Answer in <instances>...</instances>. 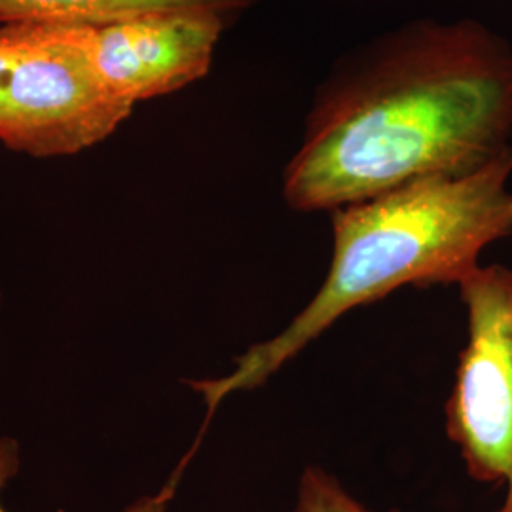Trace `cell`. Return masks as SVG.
<instances>
[{
    "instance_id": "5",
    "label": "cell",
    "mask_w": 512,
    "mask_h": 512,
    "mask_svg": "<svg viewBox=\"0 0 512 512\" xmlns=\"http://www.w3.org/2000/svg\"><path fill=\"white\" fill-rule=\"evenodd\" d=\"M84 25L95 73L131 107L202 80L228 27L200 12H150Z\"/></svg>"
},
{
    "instance_id": "1",
    "label": "cell",
    "mask_w": 512,
    "mask_h": 512,
    "mask_svg": "<svg viewBox=\"0 0 512 512\" xmlns=\"http://www.w3.org/2000/svg\"><path fill=\"white\" fill-rule=\"evenodd\" d=\"M512 48L475 19H414L340 55L283 171L298 213L459 177L511 147Z\"/></svg>"
},
{
    "instance_id": "2",
    "label": "cell",
    "mask_w": 512,
    "mask_h": 512,
    "mask_svg": "<svg viewBox=\"0 0 512 512\" xmlns=\"http://www.w3.org/2000/svg\"><path fill=\"white\" fill-rule=\"evenodd\" d=\"M512 145L459 177L406 184L330 211L329 272L310 302L272 338L245 349L220 378L186 382L205 403L203 439L220 404L266 384L349 311L403 287L458 285L486 247L512 234Z\"/></svg>"
},
{
    "instance_id": "9",
    "label": "cell",
    "mask_w": 512,
    "mask_h": 512,
    "mask_svg": "<svg viewBox=\"0 0 512 512\" xmlns=\"http://www.w3.org/2000/svg\"><path fill=\"white\" fill-rule=\"evenodd\" d=\"M2 306H4V287H2V275H0V311Z\"/></svg>"
},
{
    "instance_id": "7",
    "label": "cell",
    "mask_w": 512,
    "mask_h": 512,
    "mask_svg": "<svg viewBox=\"0 0 512 512\" xmlns=\"http://www.w3.org/2000/svg\"><path fill=\"white\" fill-rule=\"evenodd\" d=\"M291 512H372L348 488L319 465H308L298 478ZM401 512V511H389Z\"/></svg>"
},
{
    "instance_id": "8",
    "label": "cell",
    "mask_w": 512,
    "mask_h": 512,
    "mask_svg": "<svg viewBox=\"0 0 512 512\" xmlns=\"http://www.w3.org/2000/svg\"><path fill=\"white\" fill-rule=\"evenodd\" d=\"M21 467V448L19 442L12 437L0 439V512H10L4 503V494L10 482L18 476ZM179 482L167 478L164 486L154 494L143 495L135 499L122 512H171V503L175 499Z\"/></svg>"
},
{
    "instance_id": "6",
    "label": "cell",
    "mask_w": 512,
    "mask_h": 512,
    "mask_svg": "<svg viewBox=\"0 0 512 512\" xmlns=\"http://www.w3.org/2000/svg\"><path fill=\"white\" fill-rule=\"evenodd\" d=\"M262 0H0L2 23H103L150 12H200L228 25Z\"/></svg>"
},
{
    "instance_id": "4",
    "label": "cell",
    "mask_w": 512,
    "mask_h": 512,
    "mask_svg": "<svg viewBox=\"0 0 512 512\" xmlns=\"http://www.w3.org/2000/svg\"><path fill=\"white\" fill-rule=\"evenodd\" d=\"M467 344L446 403V433L471 478L503 484L512 512V268L476 266L458 283Z\"/></svg>"
},
{
    "instance_id": "3",
    "label": "cell",
    "mask_w": 512,
    "mask_h": 512,
    "mask_svg": "<svg viewBox=\"0 0 512 512\" xmlns=\"http://www.w3.org/2000/svg\"><path fill=\"white\" fill-rule=\"evenodd\" d=\"M93 69L84 23L0 25V145L31 158L93 148L133 112Z\"/></svg>"
}]
</instances>
